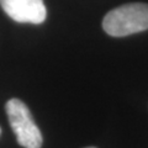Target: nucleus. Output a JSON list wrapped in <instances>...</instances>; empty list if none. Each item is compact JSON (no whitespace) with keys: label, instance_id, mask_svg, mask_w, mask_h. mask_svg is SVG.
Instances as JSON below:
<instances>
[{"label":"nucleus","instance_id":"obj_1","mask_svg":"<svg viewBox=\"0 0 148 148\" xmlns=\"http://www.w3.org/2000/svg\"><path fill=\"white\" fill-rule=\"evenodd\" d=\"M105 32L114 37H125L148 30V5L132 3L109 11L103 20Z\"/></svg>","mask_w":148,"mask_h":148},{"label":"nucleus","instance_id":"obj_2","mask_svg":"<svg viewBox=\"0 0 148 148\" xmlns=\"http://www.w3.org/2000/svg\"><path fill=\"white\" fill-rule=\"evenodd\" d=\"M5 110L18 145L24 148H41L43 142L42 133L26 104L18 99H10L5 105Z\"/></svg>","mask_w":148,"mask_h":148},{"label":"nucleus","instance_id":"obj_3","mask_svg":"<svg viewBox=\"0 0 148 148\" xmlns=\"http://www.w3.org/2000/svg\"><path fill=\"white\" fill-rule=\"evenodd\" d=\"M0 5L16 22L29 24H42L47 16L43 0H0Z\"/></svg>","mask_w":148,"mask_h":148},{"label":"nucleus","instance_id":"obj_4","mask_svg":"<svg viewBox=\"0 0 148 148\" xmlns=\"http://www.w3.org/2000/svg\"><path fill=\"white\" fill-rule=\"evenodd\" d=\"M86 148H95V147H86Z\"/></svg>","mask_w":148,"mask_h":148},{"label":"nucleus","instance_id":"obj_5","mask_svg":"<svg viewBox=\"0 0 148 148\" xmlns=\"http://www.w3.org/2000/svg\"><path fill=\"white\" fill-rule=\"evenodd\" d=\"M0 135H1V128H0Z\"/></svg>","mask_w":148,"mask_h":148}]
</instances>
